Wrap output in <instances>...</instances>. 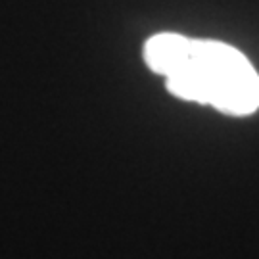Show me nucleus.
I'll list each match as a JSON object with an SVG mask.
<instances>
[{
	"label": "nucleus",
	"instance_id": "f257e3e1",
	"mask_svg": "<svg viewBox=\"0 0 259 259\" xmlns=\"http://www.w3.org/2000/svg\"><path fill=\"white\" fill-rule=\"evenodd\" d=\"M144 60L152 71L165 75L169 93L183 100L232 115L259 108V75L246 56L225 42L159 33L148 38Z\"/></svg>",
	"mask_w": 259,
	"mask_h": 259
}]
</instances>
